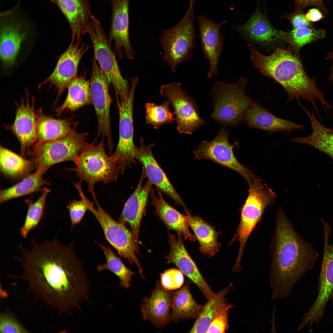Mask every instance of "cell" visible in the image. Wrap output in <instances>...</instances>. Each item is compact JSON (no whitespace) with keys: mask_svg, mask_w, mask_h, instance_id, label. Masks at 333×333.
<instances>
[{"mask_svg":"<svg viewBox=\"0 0 333 333\" xmlns=\"http://www.w3.org/2000/svg\"><path fill=\"white\" fill-rule=\"evenodd\" d=\"M74 242L64 245L56 237L38 243L32 239L30 249L21 245L22 256L14 257L21 264L22 273L8 276L26 282L30 293L59 314L81 310L80 304L89 301L91 282L76 257Z\"/></svg>","mask_w":333,"mask_h":333,"instance_id":"1","label":"cell"},{"mask_svg":"<svg viewBox=\"0 0 333 333\" xmlns=\"http://www.w3.org/2000/svg\"><path fill=\"white\" fill-rule=\"evenodd\" d=\"M269 281L271 299H283L313 267L319 257L311 243L296 232L281 208L277 210Z\"/></svg>","mask_w":333,"mask_h":333,"instance_id":"2","label":"cell"},{"mask_svg":"<svg viewBox=\"0 0 333 333\" xmlns=\"http://www.w3.org/2000/svg\"><path fill=\"white\" fill-rule=\"evenodd\" d=\"M253 66L264 76L279 83L286 92L287 102L300 99L307 100L313 105L321 118L316 102L318 100L326 109H333L325 99L324 94L317 88L316 78H310L306 73L299 54H294L289 46L286 48H276L269 56L264 55L249 44Z\"/></svg>","mask_w":333,"mask_h":333,"instance_id":"3","label":"cell"},{"mask_svg":"<svg viewBox=\"0 0 333 333\" xmlns=\"http://www.w3.org/2000/svg\"><path fill=\"white\" fill-rule=\"evenodd\" d=\"M248 82L242 76L235 83L215 81L210 91L213 101L210 117L224 126H237L243 122L252 99L246 93Z\"/></svg>","mask_w":333,"mask_h":333,"instance_id":"4","label":"cell"},{"mask_svg":"<svg viewBox=\"0 0 333 333\" xmlns=\"http://www.w3.org/2000/svg\"><path fill=\"white\" fill-rule=\"evenodd\" d=\"M105 138L102 137L99 142L94 140L87 143L79 155L74 168L69 171L76 173L80 181H84L88 184V191L93 198L96 197L94 185L100 182L105 184L115 182L120 173L119 166L110 156L106 154Z\"/></svg>","mask_w":333,"mask_h":333,"instance_id":"5","label":"cell"},{"mask_svg":"<svg viewBox=\"0 0 333 333\" xmlns=\"http://www.w3.org/2000/svg\"><path fill=\"white\" fill-rule=\"evenodd\" d=\"M195 0H190L182 19L173 27L163 30L159 39L162 60L173 73L180 64L193 57L196 36L194 27Z\"/></svg>","mask_w":333,"mask_h":333,"instance_id":"6","label":"cell"},{"mask_svg":"<svg viewBox=\"0 0 333 333\" xmlns=\"http://www.w3.org/2000/svg\"><path fill=\"white\" fill-rule=\"evenodd\" d=\"M275 193L258 177H253L248 196L241 210L240 222L229 244L239 242V249L234 267L241 268L240 263L245 245L251 233L261 219L266 208L273 202Z\"/></svg>","mask_w":333,"mask_h":333,"instance_id":"7","label":"cell"},{"mask_svg":"<svg viewBox=\"0 0 333 333\" xmlns=\"http://www.w3.org/2000/svg\"><path fill=\"white\" fill-rule=\"evenodd\" d=\"M18 6L0 14V57L2 69L6 71L17 64L32 32Z\"/></svg>","mask_w":333,"mask_h":333,"instance_id":"8","label":"cell"},{"mask_svg":"<svg viewBox=\"0 0 333 333\" xmlns=\"http://www.w3.org/2000/svg\"><path fill=\"white\" fill-rule=\"evenodd\" d=\"M87 33L92 41L94 57L98 64L114 88L116 98L124 101L128 97L130 89L128 81L122 76L111 43L98 19L93 14Z\"/></svg>","mask_w":333,"mask_h":333,"instance_id":"9","label":"cell"},{"mask_svg":"<svg viewBox=\"0 0 333 333\" xmlns=\"http://www.w3.org/2000/svg\"><path fill=\"white\" fill-rule=\"evenodd\" d=\"M88 133L76 130L60 139L46 142L34 146L29 154L30 160L36 169L45 172L53 165L61 162L70 161L75 164L79 155L86 146Z\"/></svg>","mask_w":333,"mask_h":333,"instance_id":"10","label":"cell"},{"mask_svg":"<svg viewBox=\"0 0 333 333\" xmlns=\"http://www.w3.org/2000/svg\"><path fill=\"white\" fill-rule=\"evenodd\" d=\"M79 195L85 203L88 210L94 216L101 227L105 238L120 256L127 259L130 263L137 266L142 278H144L141 265L136 255L137 253L131 231L123 223L116 221L101 207L96 197L93 198L97 206L85 196L82 189L78 191Z\"/></svg>","mask_w":333,"mask_h":333,"instance_id":"11","label":"cell"},{"mask_svg":"<svg viewBox=\"0 0 333 333\" xmlns=\"http://www.w3.org/2000/svg\"><path fill=\"white\" fill-rule=\"evenodd\" d=\"M139 80L137 76L132 77L128 99L122 101L117 99L119 113V139L114 152L110 155L118 164L121 174L127 168H131L137 163L136 146L134 142L133 107L134 93Z\"/></svg>","mask_w":333,"mask_h":333,"instance_id":"12","label":"cell"},{"mask_svg":"<svg viewBox=\"0 0 333 333\" xmlns=\"http://www.w3.org/2000/svg\"><path fill=\"white\" fill-rule=\"evenodd\" d=\"M89 80L92 105L98 122V128L94 140L101 136L106 139L109 153L111 154L114 146L110 123V107L112 98L109 92V81L93 56Z\"/></svg>","mask_w":333,"mask_h":333,"instance_id":"13","label":"cell"},{"mask_svg":"<svg viewBox=\"0 0 333 333\" xmlns=\"http://www.w3.org/2000/svg\"><path fill=\"white\" fill-rule=\"evenodd\" d=\"M229 131L222 127L217 135L212 140L201 142L194 151L198 160L208 159L237 172L247 180L250 186L254 175L251 171L240 163L234 155V149L238 143H230Z\"/></svg>","mask_w":333,"mask_h":333,"instance_id":"14","label":"cell"},{"mask_svg":"<svg viewBox=\"0 0 333 333\" xmlns=\"http://www.w3.org/2000/svg\"><path fill=\"white\" fill-rule=\"evenodd\" d=\"M160 93L172 105L176 129L179 133L191 134L205 123L199 114L195 102L187 95L180 83L163 84L160 87Z\"/></svg>","mask_w":333,"mask_h":333,"instance_id":"15","label":"cell"},{"mask_svg":"<svg viewBox=\"0 0 333 333\" xmlns=\"http://www.w3.org/2000/svg\"><path fill=\"white\" fill-rule=\"evenodd\" d=\"M323 251L318 286V294L310 309L304 313L302 320L312 325L323 318L326 306L333 296V241L330 244L331 229H323Z\"/></svg>","mask_w":333,"mask_h":333,"instance_id":"16","label":"cell"},{"mask_svg":"<svg viewBox=\"0 0 333 333\" xmlns=\"http://www.w3.org/2000/svg\"><path fill=\"white\" fill-rule=\"evenodd\" d=\"M89 47L82 42V38L71 39L68 47L60 56L53 71L47 79L39 84V88L49 84L56 90L58 99L69 83L77 76L80 62Z\"/></svg>","mask_w":333,"mask_h":333,"instance_id":"17","label":"cell"},{"mask_svg":"<svg viewBox=\"0 0 333 333\" xmlns=\"http://www.w3.org/2000/svg\"><path fill=\"white\" fill-rule=\"evenodd\" d=\"M27 92L25 98L17 106L13 123L5 125L6 129L14 134L20 145V155L25 158L28 156L36 140V115L35 110V101Z\"/></svg>","mask_w":333,"mask_h":333,"instance_id":"18","label":"cell"},{"mask_svg":"<svg viewBox=\"0 0 333 333\" xmlns=\"http://www.w3.org/2000/svg\"><path fill=\"white\" fill-rule=\"evenodd\" d=\"M142 171L141 178L135 189L126 202L117 221L128 224L132 234L137 253L139 252V235L140 224L146 209L153 184L148 180Z\"/></svg>","mask_w":333,"mask_h":333,"instance_id":"19","label":"cell"},{"mask_svg":"<svg viewBox=\"0 0 333 333\" xmlns=\"http://www.w3.org/2000/svg\"><path fill=\"white\" fill-rule=\"evenodd\" d=\"M112 6L111 23L108 39L114 43V52L120 58L122 50L127 58L134 59L135 51L131 44L129 32L130 0H110Z\"/></svg>","mask_w":333,"mask_h":333,"instance_id":"20","label":"cell"},{"mask_svg":"<svg viewBox=\"0 0 333 333\" xmlns=\"http://www.w3.org/2000/svg\"><path fill=\"white\" fill-rule=\"evenodd\" d=\"M154 143L146 145L141 138L138 147H135V158L142 166V171L148 180L162 192L171 197L176 203L182 206L184 210H187L178 194L170 181L166 175L155 159L152 151Z\"/></svg>","mask_w":333,"mask_h":333,"instance_id":"21","label":"cell"},{"mask_svg":"<svg viewBox=\"0 0 333 333\" xmlns=\"http://www.w3.org/2000/svg\"><path fill=\"white\" fill-rule=\"evenodd\" d=\"M178 236L169 233L168 240L170 246L168 254L165 257L167 263L174 264L209 299L214 293L204 279L196 264L189 254L184 246L181 235Z\"/></svg>","mask_w":333,"mask_h":333,"instance_id":"22","label":"cell"},{"mask_svg":"<svg viewBox=\"0 0 333 333\" xmlns=\"http://www.w3.org/2000/svg\"><path fill=\"white\" fill-rule=\"evenodd\" d=\"M243 122L249 128L270 134L283 133L289 135L294 130L304 129L303 125L277 117L252 99L245 114Z\"/></svg>","mask_w":333,"mask_h":333,"instance_id":"23","label":"cell"},{"mask_svg":"<svg viewBox=\"0 0 333 333\" xmlns=\"http://www.w3.org/2000/svg\"><path fill=\"white\" fill-rule=\"evenodd\" d=\"M197 20L203 52L209 63L207 76L209 79L218 74V63L224 38L220 34V31L226 21L217 23L209 19L205 15L199 16Z\"/></svg>","mask_w":333,"mask_h":333,"instance_id":"24","label":"cell"},{"mask_svg":"<svg viewBox=\"0 0 333 333\" xmlns=\"http://www.w3.org/2000/svg\"><path fill=\"white\" fill-rule=\"evenodd\" d=\"M232 28L249 40L264 46H273L285 41L286 32L274 28L259 9L244 24L234 25Z\"/></svg>","mask_w":333,"mask_h":333,"instance_id":"25","label":"cell"},{"mask_svg":"<svg viewBox=\"0 0 333 333\" xmlns=\"http://www.w3.org/2000/svg\"><path fill=\"white\" fill-rule=\"evenodd\" d=\"M158 282L149 297H145L141 305L143 319L162 327L170 322L171 293Z\"/></svg>","mask_w":333,"mask_h":333,"instance_id":"26","label":"cell"},{"mask_svg":"<svg viewBox=\"0 0 333 333\" xmlns=\"http://www.w3.org/2000/svg\"><path fill=\"white\" fill-rule=\"evenodd\" d=\"M162 191L156 187L152 188L150 193L151 204L161 220L170 230L175 231L177 234L183 236L185 239L194 242L196 238L189 229L187 215H184L169 204L165 200Z\"/></svg>","mask_w":333,"mask_h":333,"instance_id":"27","label":"cell"},{"mask_svg":"<svg viewBox=\"0 0 333 333\" xmlns=\"http://www.w3.org/2000/svg\"><path fill=\"white\" fill-rule=\"evenodd\" d=\"M59 8L69 25L72 39H80L87 33L92 15L87 0H51Z\"/></svg>","mask_w":333,"mask_h":333,"instance_id":"28","label":"cell"},{"mask_svg":"<svg viewBox=\"0 0 333 333\" xmlns=\"http://www.w3.org/2000/svg\"><path fill=\"white\" fill-rule=\"evenodd\" d=\"M35 112L36 140L33 147L62 139L76 130L77 123L71 119H56L40 109Z\"/></svg>","mask_w":333,"mask_h":333,"instance_id":"29","label":"cell"},{"mask_svg":"<svg viewBox=\"0 0 333 333\" xmlns=\"http://www.w3.org/2000/svg\"><path fill=\"white\" fill-rule=\"evenodd\" d=\"M191 282H187L181 289L171 293L172 311L170 322L197 319L204 306L194 300L190 289Z\"/></svg>","mask_w":333,"mask_h":333,"instance_id":"30","label":"cell"},{"mask_svg":"<svg viewBox=\"0 0 333 333\" xmlns=\"http://www.w3.org/2000/svg\"><path fill=\"white\" fill-rule=\"evenodd\" d=\"M190 226L193 231L199 246L198 249L203 254L210 257L219 252L221 244L218 241L220 232L198 216H193L188 211H185Z\"/></svg>","mask_w":333,"mask_h":333,"instance_id":"31","label":"cell"},{"mask_svg":"<svg viewBox=\"0 0 333 333\" xmlns=\"http://www.w3.org/2000/svg\"><path fill=\"white\" fill-rule=\"evenodd\" d=\"M302 108L309 119L312 132L308 136L294 138L292 141L309 145L333 159V129L327 128L322 125L315 116L312 110L311 112L303 106Z\"/></svg>","mask_w":333,"mask_h":333,"instance_id":"32","label":"cell"},{"mask_svg":"<svg viewBox=\"0 0 333 333\" xmlns=\"http://www.w3.org/2000/svg\"><path fill=\"white\" fill-rule=\"evenodd\" d=\"M67 89L65 100L55 109L57 116L67 111L75 112L84 106L92 104L89 80L85 76L76 77L69 83Z\"/></svg>","mask_w":333,"mask_h":333,"instance_id":"33","label":"cell"},{"mask_svg":"<svg viewBox=\"0 0 333 333\" xmlns=\"http://www.w3.org/2000/svg\"><path fill=\"white\" fill-rule=\"evenodd\" d=\"M0 168L2 174L13 179H23L35 169L33 162L1 146Z\"/></svg>","mask_w":333,"mask_h":333,"instance_id":"34","label":"cell"},{"mask_svg":"<svg viewBox=\"0 0 333 333\" xmlns=\"http://www.w3.org/2000/svg\"><path fill=\"white\" fill-rule=\"evenodd\" d=\"M46 172L38 169L35 172L30 174L23 179L19 183L0 192V203H3L9 200L42 191V187L49 183L43 178Z\"/></svg>","mask_w":333,"mask_h":333,"instance_id":"35","label":"cell"},{"mask_svg":"<svg viewBox=\"0 0 333 333\" xmlns=\"http://www.w3.org/2000/svg\"><path fill=\"white\" fill-rule=\"evenodd\" d=\"M232 284L214 294L208 300L191 329V333H207L212 320L226 303L225 296L232 290Z\"/></svg>","mask_w":333,"mask_h":333,"instance_id":"36","label":"cell"},{"mask_svg":"<svg viewBox=\"0 0 333 333\" xmlns=\"http://www.w3.org/2000/svg\"><path fill=\"white\" fill-rule=\"evenodd\" d=\"M98 244L104 253L106 262L102 265H99L97 270L99 272L105 270L110 271L119 279L120 286L125 289H128L131 286L132 277L135 273L128 268L109 247L103 244Z\"/></svg>","mask_w":333,"mask_h":333,"instance_id":"37","label":"cell"},{"mask_svg":"<svg viewBox=\"0 0 333 333\" xmlns=\"http://www.w3.org/2000/svg\"><path fill=\"white\" fill-rule=\"evenodd\" d=\"M50 191V189L43 188L41 196L36 201L34 202L30 199L25 200L28 209L24 222L19 229V233L22 237L26 238L40 223L43 215L47 197Z\"/></svg>","mask_w":333,"mask_h":333,"instance_id":"38","label":"cell"},{"mask_svg":"<svg viewBox=\"0 0 333 333\" xmlns=\"http://www.w3.org/2000/svg\"><path fill=\"white\" fill-rule=\"evenodd\" d=\"M326 33L325 30L316 29L312 26L293 29L286 32L284 41L288 43L295 54H298L302 47L313 41L323 39Z\"/></svg>","mask_w":333,"mask_h":333,"instance_id":"39","label":"cell"},{"mask_svg":"<svg viewBox=\"0 0 333 333\" xmlns=\"http://www.w3.org/2000/svg\"><path fill=\"white\" fill-rule=\"evenodd\" d=\"M170 101L166 100L161 104L147 102L145 105L146 121L155 129L158 130L161 125L172 124L176 121L173 114L170 110Z\"/></svg>","mask_w":333,"mask_h":333,"instance_id":"40","label":"cell"},{"mask_svg":"<svg viewBox=\"0 0 333 333\" xmlns=\"http://www.w3.org/2000/svg\"><path fill=\"white\" fill-rule=\"evenodd\" d=\"M0 332L24 333L30 331L20 322L14 313L6 310L0 313Z\"/></svg>","mask_w":333,"mask_h":333,"instance_id":"41","label":"cell"},{"mask_svg":"<svg viewBox=\"0 0 333 333\" xmlns=\"http://www.w3.org/2000/svg\"><path fill=\"white\" fill-rule=\"evenodd\" d=\"M231 303H225L215 316L208 327L207 333H224L229 325L228 314L229 309L234 307Z\"/></svg>","mask_w":333,"mask_h":333,"instance_id":"42","label":"cell"},{"mask_svg":"<svg viewBox=\"0 0 333 333\" xmlns=\"http://www.w3.org/2000/svg\"><path fill=\"white\" fill-rule=\"evenodd\" d=\"M183 273L179 269H168L161 275V283L165 289L175 290L180 288L184 283Z\"/></svg>","mask_w":333,"mask_h":333,"instance_id":"43","label":"cell"},{"mask_svg":"<svg viewBox=\"0 0 333 333\" xmlns=\"http://www.w3.org/2000/svg\"><path fill=\"white\" fill-rule=\"evenodd\" d=\"M66 207L69 212L71 229L80 222L86 212L88 210L85 203L81 199L80 200H72L66 205Z\"/></svg>","mask_w":333,"mask_h":333,"instance_id":"44","label":"cell"},{"mask_svg":"<svg viewBox=\"0 0 333 333\" xmlns=\"http://www.w3.org/2000/svg\"><path fill=\"white\" fill-rule=\"evenodd\" d=\"M297 12H302L307 7L312 6L316 7L327 14L328 10L326 7L323 0H294Z\"/></svg>","mask_w":333,"mask_h":333,"instance_id":"45","label":"cell"},{"mask_svg":"<svg viewBox=\"0 0 333 333\" xmlns=\"http://www.w3.org/2000/svg\"><path fill=\"white\" fill-rule=\"evenodd\" d=\"M290 20L293 29L312 26L311 22L302 12H297L291 17Z\"/></svg>","mask_w":333,"mask_h":333,"instance_id":"46","label":"cell"},{"mask_svg":"<svg viewBox=\"0 0 333 333\" xmlns=\"http://www.w3.org/2000/svg\"><path fill=\"white\" fill-rule=\"evenodd\" d=\"M320 11L317 8L311 9L307 12L305 14L306 17L311 22L319 21L324 17Z\"/></svg>","mask_w":333,"mask_h":333,"instance_id":"47","label":"cell"},{"mask_svg":"<svg viewBox=\"0 0 333 333\" xmlns=\"http://www.w3.org/2000/svg\"><path fill=\"white\" fill-rule=\"evenodd\" d=\"M327 60H330L332 62V65L331 68V74L329 77V80L331 81H333V51L331 52L327 53Z\"/></svg>","mask_w":333,"mask_h":333,"instance_id":"48","label":"cell"}]
</instances>
